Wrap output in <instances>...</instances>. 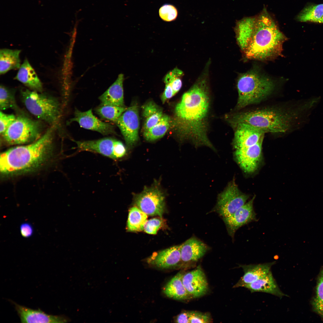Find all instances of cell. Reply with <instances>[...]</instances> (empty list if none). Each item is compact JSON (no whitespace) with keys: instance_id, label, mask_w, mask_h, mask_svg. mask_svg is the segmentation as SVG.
<instances>
[{"instance_id":"1","label":"cell","mask_w":323,"mask_h":323,"mask_svg":"<svg viewBox=\"0 0 323 323\" xmlns=\"http://www.w3.org/2000/svg\"><path fill=\"white\" fill-rule=\"evenodd\" d=\"M209 99L206 81L200 80L183 94L175 112L179 128L185 136L196 146L206 145L214 149L206 133Z\"/></svg>"},{"instance_id":"2","label":"cell","mask_w":323,"mask_h":323,"mask_svg":"<svg viewBox=\"0 0 323 323\" xmlns=\"http://www.w3.org/2000/svg\"><path fill=\"white\" fill-rule=\"evenodd\" d=\"M56 125L51 126L41 137L29 144L12 147L1 154L0 170L4 176L33 171L49 160L52 153Z\"/></svg>"},{"instance_id":"3","label":"cell","mask_w":323,"mask_h":323,"mask_svg":"<svg viewBox=\"0 0 323 323\" xmlns=\"http://www.w3.org/2000/svg\"><path fill=\"white\" fill-rule=\"evenodd\" d=\"M248 18L251 34L248 45L243 52L246 57L264 61L281 55L287 38L266 9L264 7L258 15Z\"/></svg>"},{"instance_id":"4","label":"cell","mask_w":323,"mask_h":323,"mask_svg":"<svg viewBox=\"0 0 323 323\" xmlns=\"http://www.w3.org/2000/svg\"><path fill=\"white\" fill-rule=\"evenodd\" d=\"M292 115L284 110L267 108L247 111L233 117L232 123H244L265 132L284 133L290 128Z\"/></svg>"},{"instance_id":"5","label":"cell","mask_w":323,"mask_h":323,"mask_svg":"<svg viewBox=\"0 0 323 323\" xmlns=\"http://www.w3.org/2000/svg\"><path fill=\"white\" fill-rule=\"evenodd\" d=\"M275 86L272 79L256 70L241 74L237 81V107L242 108L261 102L272 93Z\"/></svg>"},{"instance_id":"6","label":"cell","mask_w":323,"mask_h":323,"mask_svg":"<svg viewBox=\"0 0 323 323\" xmlns=\"http://www.w3.org/2000/svg\"><path fill=\"white\" fill-rule=\"evenodd\" d=\"M21 95L22 102L30 112L51 126L56 125L60 112L59 103L55 98L27 89H21Z\"/></svg>"},{"instance_id":"7","label":"cell","mask_w":323,"mask_h":323,"mask_svg":"<svg viewBox=\"0 0 323 323\" xmlns=\"http://www.w3.org/2000/svg\"><path fill=\"white\" fill-rule=\"evenodd\" d=\"M43 127L39 121L19 115L2 135L9 145H19L33 142L42 135Z\"/></svg>"},{"instance_id":"8","label":"cell","mask_w":323,"mask_h":323,"mask_svg":"<svg viewBox=\"0 0 323 323\" xmlns=\"http://www.w3.org/2000/svg\"><path fill=\"white\" fill-rule=\"evenodd\" d=\"M249 197L240 191L235 182H231L218 196L214 211L223 218L228 217L244 205Z\"/></svg>"},{"instance_id":"9","label":"cell","mask_w":323,"mask_h":323,"mask_svg":"<svg viewBox=\"0 0 323 323\" xmlns=\"http://www.w3.org/2000/svg\"><path fill=\"white\" fill-rule=\"evenodd\" d=\"M134 203L136 207L148 215L162 217L165 210L164 195L155 186L145 187L135 196Z\"/></svg>"},{"instance_id":"10","label":"cell","mask_w":323,"mask_h":323,"mask_svg":"<svg viewBox=\"0 0 323 323\" xmlns=\"http://www.w3.org/2000/svg\"><path fill=\"white\" fill-rule=\"evenodd\" d=\"M127 144L132 146L138 141L139 118L136 104L127 108L115 122Z\"/></svg>"},{"instance_id":"11","label":"cell","mask_w":323,"mask_h":323,"mask_svg":"<svg viewBox=\"0 0 323 323\" xmlns=\"http://www.w3.org/2000/svg\"><path fill=\"white\" fill-rule=\"evenodd\" d=\"M263 139L253 146L235 150L234 154L235 159L245 172L252 173L258 168L262 159Z\"/></svg>"},{"instance_id":"12","label":"cell","mask_w":323,"mask_h":323,"mask_svg":"<svg viewBox=\"0 0 323 323\" xmlns=\"http://www.w3.org/2000/svg\"><path fill=\"white\" fill-rule=\"evenodd\" d=\"M235 128L233 144L235 149L254 145L263 138V131L244 123H233Z\"/></svg>"},{"instance_id":"13","label":"cell","mask_w":323,"mask_h":323,"mask_svg":"<svg viewBox=\"0 0 323 323\" xmlns=\"http://www.w3.org/2000/svg\"><path fill=\"white\" fill-rule=\"evenodd\" d=\"M255 198L253 197L230 216L223 218L228 233L231 237H234L236 231L241 227L257 220L253 207Z\"/></svg>"},{"instance_id":"14","label":"cell","mask_w":323,"mask_h":323,"mask_svg":"<svg viewBox=\"0 0 323 323\" xmlns=\"http://www.w3.org/2000/svg\"><path fill=\"white\" fill-rule=\"evenodd\" d=\"M75 121L84 129L97 132L103 135L112 134L115 132L114 126L111 124L103 122L93 114L91 109L82 112L75 110L74 117L70 122Z\"/></svg>"},{"instance_id":"15","label":"cell","mask_w":323,"mask_h":323,"mask_svg":"<svg viewBox=\"0 0 323 323\" xmlns=\"http://www.w3.org/2000/svg\"><path fill=\"white\" fill-rule=\"evenodd\" d=\"M182 281L192 298L201 296L208 291V284L206 276L199 266L191 271L183 273Z\"/></svg>"},{"instance_id":"16","label":"cell","mask_w":323,"mask_h":323,"mask_svg":"<svg viewBox=\"0 0 323 323\" xmlns=\"http://www.w3.org/2000/svg\"><path fill=\"white\" fill-rule=\"evenodd\" d=\"M12 302L22 323H64L69 321L65 316L48 314L40 309L33 310Z\"/></svg>"},{"instance_id":"17","label":"cell","mask_w":323,"mask_h":323,"mask_svg":"<svg viewBox=\"0 0 323 323\" xmlns=\"http://www.w3.org/2000/svg\"><path fill=\"white\" fill-rule=\"evenodd\" d=\"M181 245L155 252L147 259L148 263L162 269L174 268L181 265Z\"/></svg>"},{"instance_id":"18","label":"cell","mask_w":323,"mask_h":323,"mask_svg":"<svg viewBox=\"0 0 323 323\" xmlns=\"http://www.w3.org/2000/svg\"><path fill=\"white\" fill-rule=\"evenodd\" d=\"M117 139L106 137L93 140L74 141L79 151H87L100 154L113 159Z\"/></svg>"},{"instance_id":"19","label":"cell","mask_w":323,"mask_h":323,"mask_svg":"<svg viewBox=\"0 0 323 323\" xmlns=\"http://www.w3.org/2000/svg\"><path fill=\"white\" fill-rule=\"evenodd\" d=\"M275 263L276 261H274L256 264L239 265L243 269L244 274L233 287H243L263 278L271 271V267Z\"/></svg>"},{"instance_id":"20","label":"cell","mask_w":323,"mask_h":323,"mask_svg":"<svg viewBox=\"0 0 323 323\" xmlns=\"http://www.w3.org/2000/svg\"><path fill=\"white\" fill-rule=\"evenodd\" d=\"M208 249L205 243L195 237H192L181 245V265L184 263L197 261Z\"/></svg>"},{"instance_id":"21","label":"cell","mask_w":323,"mask_h":323,"mask_svg":"<svg viewBox=\"0 0 323 323\" xmlns=\"http://www.w3.org/2000/svg\"><path fill=\"white\" fill-rule=\"evenodd\" d=\"M124 75L120 74L116 80L99 97L100 105L124 106L123 83Z\"/></svg>"},{"instance_id":"22","label":"cell","mask_w":323,"mask_h":323,"mask_svg":"<svg viewBox=\"0 0 323 323\" xmlns=\"http://www.w3.org/2000/svg\"><path fill=\"white\" fill-rule=\"evenodd\" d=\"M243 287L249 290L251 293L262 292L270 294L280 298L287 296L279 288L273 276L271 271L265 277L252 283L244 285Z\"/></svg>"},{"instance_id":"23","label":"cell","mask_w":323,"mask_h":323,"mask_svg":"<svg viewBox=\"0 0 323 323\" xmlns=\"http://www.w3.org/2000/svg\"><path fill=\"white\" fill-rule=\"evenodd\" d=\"M14 79L32 90L39 92H42V83L27 58L21 65Z\"/></svg>"},{"instance_id":"24","label":"cell","mask_w":323,"mask_h":323,"mask_svg":"<svg viewBox=\"0 0 323 323\" xmlns=\"http://www.w3.org/2000/svg\"><path fill=\"white\" fill-rule=\"evenodd\" d=\"M183 274L182 272L178 273L166 284L164 289V292L167 297L180 300L192 298L183 284Z\"/></svg>"},{"instance_id":"25","label":"cell","mask_w":323,"mask_h":323,"mask_svg":"<svg viewBox=\"0 0 323 323\" xmlns=\"http://www.w3.org/2000/svg\"><path fill=\"white\" fill-rule=\"evenodd\" d=\"M21 51L3 48L0 51V74H4L9 71L19 68L20 65L19 54Z\"/></svg>"},{"instance_id":"26","label":"cell","mask_w":323,"mask_h":323,"mask_svg":"<svg viewBox=\"0 0 323 323\" xmlns=\"http://www.w3.org/2000/svg\"><path fill=\"white\" fill-rule=\"evenodd\" d=\"M143 115L145 118L144 132L148 130L157 124L163 115L162 110L157 104L148 103L142 107Z\"/></svg>"},{"instance_id":"27","label":"cell","mask_w":323,"mask_h":323,"mask_svg":"<svg viewBox=\"0 0 323 323\" xmlns=\"http://www.w3.org/2000/svg\"><path fill=\"white\" fill-rule=\"evenodd\" d=\"M147 215L136 206L130 208L127 222V230L130 232H137L143 230L147 220Z\"/></svg>"},{"instance_id":"28","label":"cell","mask_w":323,"mask_h":323,"mask_svg":"<svg viewBox=\"0 0 323 323\" xmlns=\"http://www.w3.org/2000/svg\"><path fill=\"white\" fill-rule=\"evenodd\" d=\"M323 17V4H321L305 7L298 15L297 19L301 22L321 23Z\"/></svg>"},{"instance_id":"29","label":"cell","mask_w":323,"mask_h":323,"mask_svg":"<svg viewBox=\"0 0 323 323\" xmlns=\"http://www.w3.org/2000/svg\"><path fill=\"white\" fill-rule=\"evenodd\" d=\"M170 124V117L167 115H163L157 124L144 132L145 138L148 141H152L162 137L169 129Z\"/></svg>"},{"instance_id":"30","label":"cell","mask_w":323,"mask_h":323,"mask_svg":"<svg viewBox=\"0 0 323 323\" xmlns=\"http://www.w3.org/2000/svg\"><path fill=\"white\" fill-rule=\"evenodd\" d=\"M127 108L112 105H100L96 109L97 113L102 118L116 122Z\"/></svg>"},{"instance_id":"31","label":"cell","mask_w":323,"mask_h":323,"mask_svg":"<svg viewBox=\"0 0 323 323\" xmlns=\"http://www.w3.org/2000/svg\"><path fill=\"white\" fill-rule=\"evenodd\" d=\"M14 91L1 85L0 87V108L1 110L9 108L15 109L16 105Z\"/></svg>"},{"instance_id":"32","label":"cell","mask_w":323,"mask_h":323,"mask_svg":"<svg viewBox=\"0 0 323 323\" xmlns=\"http://www.w3.org/2000/svg\"><path fill=\"white\" fill-rule=\"evenodd\" d=\"M183 74V72L181 70L176 68L169 72L164 77V81L165 84H169L171 85L175 94L181 88V77Z\"/></svg>"},{"instance_id":"33","label":"cell","mask_w":323,"mask_h":323,"mask_svg":"<svg viewBox=\"0 0 323 323\" xmlns=\"http://www.w3.org/2000/svg\"><path fill=\"white\" fill-rule=\"evenodd\" d=\"M313 305L316 310L323 316V270L319 277Z\"/></svg>"},{"instance_id":"34","label":"cell","mask_w":323,"mask_h":323,"mask_svg":"<svg viewBox=\"0 0 323 323\" xmlns=\"http://www.w3.org/2000/svg\"><path fill=\"white\" fill-rule=\"evenodd\" d=\"M178 12L176 7L170 4H165L160 8L159 15L163 21L170 22L175 20L177 18Z\"/></svg>"},{"instance_id":"35","label":"cell","mask_w":323,"mask_h":323,"mask_svg":"<svg viewBox=\"0 0 323 323\" xmlns=\"http://www.w3.org/2000/svg\"><path fill=\"white\" fill-rule=\"evenodd\" d=\"M162 223V220L157 218L147 220L144 226L143 230L148 234H155L161 227Z\"/></svg>"},{"instance_id":"36","label":"cell","mask_w":323,"mask_h":323,"mask_svg":"<svg viewBox=\"0 0 323 323\" xmlns=\"http://www.w3.org/2000/svg\"><path fill=\"white\" fill-rule=\"evenodd\" d=\"M16 117L13 114L0 112V133L3 134L15 120Z\"/></svg>"},{"instance_id":"37","label":"cell","mask_w":323,"mask_h":323,"mask_svg":"<svg viewBox=\"0 0 323 323\" xmlns=\"http://www.w3.org/2000/svg\"><path fill=\"white\" fill-rule=\"evenodd\" d=\"M211 320L210 315L206 313L195 311H190V323H210Z\"/></svg>"},{"instance_id":"38","label":"cell","mask_w":323,"mask_h":323,"mask_svg":"<svg viewBox=\"0 0 323 323\" xmlns=\"http://www.w3.org/2000/svg\"><path fill=\"white\" fill-rule=\"evenodd\" d=\"M126 148L122 143L117 140L113 154V159L116 160L124 156L126 153Z\"/></svg>"},{"instance_id":"39","label":"cell","mask_w":323,"mask_h":323,"mask_svg":"<svg viewBox=\"0 0 323 323\" xmlns=\"http://www.w3.org/2000/svg\"><path fill=\"white\" fill-rule=\"evenodd\" d=\"M20 229L22 235L24 237H29L33 234V227L29 223H22L20 226Z\"/></svg>"},{"instance_id":"40","label":"cell","mask_w":323,"mask_h":323,"mask_svg":"<svg viewBox=\"0 0 323 323\" xmlns=\"http://www.w3.org/2000/svg\"><path fill=\"white\" fill-rule=\"evenodd\" d=\"M175 95L171 85L169 84H165V89L161 97L162 103H164Z\"/></svg>"},{"instance_id":"41","label":"cell","mask_w":323,"mask_h":323,"mask_svg":"<svg viewBox=\"0 0 323 323\" xmlns=\"http://www.w3.org/2000/svg\"><path fill=\"white\" fill-rule=\"evenodd\" d=\"M190 311H183L176 317L175 322L178 323H190Z\"/></svg>"},{"instance_id":"42","label":"cell","mask_w":323,"mask_h":323,"mask_svg":"<svg viewBox=\"0 0 323 323\" xmlns=\"http://www.w3.org/2000/svg\"><path fill=\"white\" fill-rule=\"evenodd\" d=\"M323 23V18H322V22H321V23Z\"/></svg>"}]
</instances>
